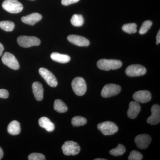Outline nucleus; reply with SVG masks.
Here are the masks:
<instances>
[{
	"label": "nucleus",
	"mask_w": 160,
	"mask_h": 160,
	"mask_svg": "<svg viewBox=\"0 0 160 160\" xmlns=\"http://www.w3.org/2000/svg\"><path fill=\"white\" fill-rule=\"evenodd\" d=\"M14 27V23L10 21H5L0 22V28L4 31H12Z\"/></svg>",
	"instance_id": "b1692460"
},
{
	"label": "nucleus",
	"mask_w": 160,
	"mask_h": 160,
	"mask_svg": "<svg viewBox=\"0 0 160 160\" xmlns=\"http://www.w3.org/2000/svg\"><path fill=\"white\" fill-rule=\"evenodd\" d=\"M152 114L147 118V123L152 125H157L160 122V107L159 105L155 104L151 108Z\"/></svg>",
	"instance_id": "f8f14e48"
},
{
	"label": "nucleus",
	"mask_w": 160,
	"mask_h": 160,
	"mask_svg": "<svg viewBox=\"0 0 160 160\" xmlns=\"http://www.w3.org/2000/svg\"><path fill=\"white\" fill-rule=\"evenodd\" d=\"M121 91V87L119 85L114 84H107L102 89L101 95L103 98L111 97L119 94Z\"/></svg>",
	"instance_id": "0eeeda50"
},
{
	"label": "nucleus",
	"mask_w": 160,
	"mask_h": 160,
	"mask_svg": "<svg viewBox=\"0 0 160 160\" xmlns=\"http://www.w3.org/2000/svg\"><path fill=\"white\" fill-rule=\"evenodd\" d=\"M54 109L60 113L66 112L68 110V107L60 99L56 100L54 103Z\"/></svg>",
	"instance_id": "412c9836"
},
{
	"label": "nucleus",
	"mask_w": 160,
	"mask_h": 160,
	"mask_svg": "<svg viewBox=\"0 0 160 160\" xmlns=\"http://www.w3.org/2000/svg\"><path fill=\"white\" fill-rule=\"evenodd\" d=\"M80 0H62V4L64 6H69L78 2Z\"/></svg>",
	"instance_id": "7c9ffc66"
},
{
	"label": "nucleus",
	"mask_w": 160,
	"mask_h": 160,
	"mask_svg": "<svg viewBox=\"0 0 160 160\" xmlns=\"http://www.w3.org/2000/svg\"><path fill=\"white\" fill-rule=\"evenodd\" d=\"M42 19V16L38 13L35 12L32 13L22 18V21L23 22L30 26H33L36 23L41 21Z\"/></svg>",
	"instance_id": "dca6fc26"
},
{
	"label": "nucleus",
	"mask_w": 160,
	"mask_h": 160,
	"mask_svg": "<svg viewBox=\"0 0 160 160\" xmlns=\"http://www.w3.org/2000/svg\"><path fill=\"white\" fill-rule=\"evenodd\" d=\"M3 155H4V153H3V150L1 148V147H0V160L2 158Z\"/></svg>",
	"instance_id": "72a5a7b5"
},
{
	"label": "nucleus",
	"mask_w": 160,
	"mask_h": 160,
	"mask_svg": "<svg viewBox=\"0 0 160 160\" xmlns=\"http://www.w3.org/2000/svg\"><path fill=\"white\" fill-rule=\"evenodd\" d=\"M2 6L6 11L12 13H19L23 9V5L18 0H5Z\"/></svg>",
	"instance_id": "f03ea898"
},
{
	"label": "nucleus",
	"mask_w": 160,
	"mask_h": 160,
	"mask_svg": "<svg viewBox=\"0 0 160 160\" xmlns=\"http://www.w3.org/2000/svg\"><path fill=\"white\" fill-rule=\"evenodd\" d=\"M146 72V68L140 65H132L126 68V73L131 77L144 75Z\"/></svg>",
	"instance_id": "1a4fd4ad"
},
{
	"label": "nucleus",
	"mask_w": 160,
	"mask_h": 160,
	"mask_svg": "<svg viewBox=\"0 0 160 160\" xmlns=\"http://www.w3.org/2000/svg\"><path fill=\"white\" fill-rule=\"evenodd\" d=\"M2 60L3 64L10 69L14 70H18L19 69V64L17 59L13 54L10 52H5L2 57Z\"/></svg>",
	"instance_id": "6e6552de"
},
{
	"label": "nucleus",
	"mask_w": 160,
	"mask_h": 160,
	"mask_svg": "<svg viewBox=\"0 0 160 160\" xmlns=\"http://www.w3.org/2000/svg\"><path fill=\"white\" fill-rule=\"evenodd\" d=\"M143 156L140 152L136 150H132L129 154V160H141L142 159Z\"/></svg>",
	"instance_id": "cd10ccee"
},
{
	"label": "nucleus",
	"mask_w": 160,
	"mask_h": 160,
	"mask_svg": "<svg viewBox=\"0 0 160 160\" xmlns=\"http://www.w3.org/2000/svg\"><path fill=\"white\" fill-rule=\"evenodd\" d=\"M70 22L73 26L79 27L84 24V18L82 15L74 14L72 17Z\"/></svg>",
	"instance_id": "4be33fe9"
},
{
	"label": "nucleus",
	"mask_w": 160,
	"mask_h": 160,
	"mask_svg": "<svg viewBox=\"0 0 160 160\" xmlns=\"http://www.w3.org/2000/svg\"><path fill=\"white\" fill-rule=\"evenodd\" d=\"M21 130L20 123L15 120L12 121L9 123L7 128L8 132L12 135H17L19 134Z\"/></svg>",
	"instance_id": "aec40b11"
},
{
	"label": "nucleus",
	"mask_w": 160,
	"mask_h": 160,
	"mask_svg": "<svg viewBox=\"0 0 160 160\" xmlns=\"http://www.w3.org/2000/svg\"><path fill=\"white\" fill-rule=\"evenodd\" d=\"M39 72L49 86L52 87H55L57 86V79L51 72L46 68H41L39 70Z\"/></svg>",
	"instance_id": "9d476101"
},
{
	"label": "nucleus",
	"mask_w": 160,
	"mask_h": 160,
	"mask_svg": "<svg viewBox=\"0 0 160 160\" xmlns=\"http://www.w3.org/2000/svg\"><path fill=\"white\" fill-rule=\"evenodd\" d=\"M97 127L104 135H112L116 133L118 130V126L114 123L109 121L100 123Z\"/></svg>",
	"instance_id": "20e7f679"
},
{
	"label": "nucleus",
	"mask_w": 160,
	"mask_h": 160,
	"mask_svg": "<svg viewBox=\"0 0 160 160\" xmlns=\"http://www.w3.org/2000/svg\"><path fill=\"white\" fill-rule=\"evenodd\" d=\"M151 141V137L147 134L139 135L135 138L134 140L135 143L138 148L142 149L148 148Z\"/></svg>",
	"instance_id": "9b49d317"
},
{
	"label": "nucleus",
	"mask_w": 160,
	"mask_h": 160,
	"mask_svg": "<svg viewBox=\"0 0 160 160\" xmlns=\"http://www.w3.org/2000/svg\"><path fill=\"white\" fill-rule=\"evenodd\" d=\"M18 44L24 48H29L32 46H38L41 43V41L34 36H21L18 38Z\"/></svg>",
	"instance_id": "39448f33"
},
{
	"label": "nucleus",
	"mask_w": 160,
	"mask_h": 160,
	"mask_svg": "<svg viewBox=\"0 0 160 160\" xmlns=\"http://www.w3.org/2000/svg\"><path fill=\"white\" fill-rule=\"evenodd\" d=\"M72 87L74 93L79 96L84 95L87 90L86 81L81 77H77L72 80Z\"/></svg>",
	"instance_id": "7ed1b4c3"
},
{
	"label": "nucleus",
	"mask_w": 160,
	"mask_h": 160,
	"mask_svg": "<svg viewBox=\"0 0 160 160\" xmlns=\"http://www.w3.org/2000/svg\"><path fill=\"white\" fill-rule=\"evenodd\" d=\"M152 25V22L151 21L149 20L145 21L140 28L139 33L142 35L145 34L150 29Z\"/></svg>",
	"instance_id": "bb28decb"
},
{
	"label": "nucleus",
	"mask_w": 160,
	"mask_h": 160,
	"mask_svg": "<svg viewBox=\"0 0 160 160\" xmlns=\"http://www.w3.org/2000/svg\"><path fill=\"white\" fill-rule=\"evenodd\" d=\"M106 159H102V158H97L95 159V160H106Z\"/></svg>",
	"instance_id": "f704fd0d"
},
{
	"label": "nucleus",
	"mask_w": 160,
	"mask_h": 160,
	"mask_svg": "<svg viewBox=\"0 0 160 160\" xmlns=\"http://www.w3.org/2000/svg\"><path fill=\"white\" fill-rule=\"evenodd\" d=\"M62 149L63 153L67 156L77 155L79 153L81 150L78 144L73 141H67L65 142L62 146Z\"/></svg>",
	"instance_id": "423d86ee"
},
{
	"label": "nucleus",
	"mask_w": 160,
	"mask_h": 160,
	"mask_svg": "<svg viewBox=\"0 0 160 160\" xmlns=\"http://www.w3.org/2000/svg\"><path fill=\"white\" fill-rule=\"evenodd\" d=\"M29 160H45V156L40 153H32L28 156Z\"/></svg>",
	"instance_id": "c85d7f7f"
},
{
	"label": "nucleus",
	"mask_w": 160,
	"mask_h": 160,
	"mask_svg": "<svg viewBox=\"0 0 160 160\" xmlns=\"http://www.w3.org/2000/svg\"><path fill=\"white\" fill-rule=\"evenodd\" d=\"M4 48L2 44L0 43V57L2 54L3 52L4 51Z\"/></svg>",
	"instance_id": "473e14b6"
},
{
	"label": "nucleus",
	"mask_w": 160,
	"mask_h": 160,
	"mask_svg": "<svg viewBox=\"0 0 160 160\" xmlns=\"http://www.w3.org/2000/svg\"><path fill=\"white\" fill-rule=\"evenodd\" d=\"M126 151V148L122 144H118L116 148L111 149L109 153L114 156H119L124 154Z\"/></svg>",
	"instance_id": "5701e85b"
},
{
	"label": "nucleus",
	"mask_w": 160,
	"mask_h": 160,
	"mask_svg": "<svg viewBox=\"0 0 160 160\" xmlns=\"http://www.w3.org/2000/svg\"><path fill=\"white\" fill-rule=\"evenodd\" d=\"M137 26L136 23H129V24L123 25L122 29L125 32L129 34H132V33H135L137 31Z\"/></svg>",
	"instance_id": "393cba45"
},
{
	"label": "nucleus",
	"mask_w": 160,
	"mask_h": 160,
	"mask_svg": "<svg viewBox=\"0 0 160 160\" xmlns=\"http://www.w3.org/2000/svg\"><path fill=\"white\" fill-rule=\"evenodd\" d=\"M122 65V62L118 60L103 59L99 60L97 62L98 67L100 69L106 71L119 69Z\"/></svg>",
	"instance_id": "f257e3e1"
},
{
	"label": "nucleus",
	"mask_w": 160,
	"mask_h": 160,
	"mask_svg": "<svg viewBox=\"0 0 160 160\" xmlns=\"http://www.w3.org/2000/svg\"><path fill=\"white\" fill-rule=\"evenodd\" d=\"M141 109V106L137 102H130L127 113L128 117L131 119L135 118L137 117Z\"/></svg>",
	"instance_id": "2eb2a0df"
},
{
	"label": "nucleus",
	"mask_w": 160,
	"mask_h": 160,
	"mask_svg": "<svg viewBox=\"0 0 160 160\" xmlns=\"http://www.w3.org/2000/svg\"><path fill=\"white\" fill-rule=\"evenodd\" d=\"M9 96V93L6 89H0V98H7Z\"/></svg>",
	"instance_id": "c756f323"
},
{
	"label": "nucleus",
	"mask_w": 160,
	"mask_h": 160,
	"mask_svg": "<svg viewBox=\"0 0 160 160\" xmlns=\"http://www.w3.org/2000/svg\"><path fill=\"white\" fill-rule=\"evenodd\" d=\"M52 59L55 62L61 63L69 62L70 61V57L67 55L61 54L58 52H52L50 55Z\"/></svg>",
	"instance_id": "6ab92c4d"
},
{
	"label": "nucleus",
	"mask_w": 160,
	"mask_h": 160,
	"mask_svg": "<svg viewBox=\"0 0 160 160\" xmlns=\"http://www.w3.org/2000/svg\"><path fill=\"white\" fill-rule=\"evenodd\" d=\"M67 39L70 42L79 46H88L90 44L89 40L84 37L76 35L68 36Z\"/></svg>",
	"instance_id": "4468645a"
},
{
	"label": "nucleus",
	"mask_w": 160,
	"mask_h": 160,
	"mask_svg": "<svg viewBox=\"0 0 160 160\" xmlns=\"http://www.w3.org/2000/svg\"><path fill=\"white\" fill-rule=\"evenodd\" d=\"M133 98L138 102L146 103L151 100L152 96L150 92L147 90H140L133 95Z\"/></svg>",
	"instance_id": "ddd939ff"
},
{
	"label": "nucleus",
	"mask_w": 160,
	"mask_h": 160,
	"mask_svg": "<svg viewBox=\"0 0 160 160\" xmlns=\"http://www.w3.org/2000/svg\"><path fill=\"white\" fill-rule=\"evenodd\" d=\"M32 92L36 99L41 101L43 98L44 89L42 85L39 82H35L32 85Z\"/></svg>",
	"instance_id": "f3484780"
},
{
	"label": "nucleus",
	"mask_w": 160,
	"mask_h": 160,
	"mask_svg": "<svg viewBox=\"0 0 160 160\" xmlns=\"http://www.w3.org/2000/svg\"><path fill=\"white\" fill-rule=\"evenodd\" d=\"M156 39V43L158 45L160 43V30H159L158 32L157 35Z\"/></svg>",
	"instance_id": "2f4dec72"
},
{
	"label": "nucleus",
	"mask_w": 160,
	"mask_h": 160,
	"mask_svg": "<svg viewBox=\"0 0 160 160\" xmlns=\"http://www.w3.org/2000/svg\"><path fill=\"white\" fill-rule=\"evenodd\" d=\"M39 126L46 129L49 132L53 131L55 129V126L53 123L48 118L43 117L39 119L38 121Z\"/></svg>",
	"instance_id": "a211bd4d"
},
{
	"label": "nucleus",
	"mask_w": 160,
	"mask_h": 160,
	"mask_svg": "<svg viewBox=\"0 0 160 160\" xmlns=\"http://www.w3.org/2000/svg\"><path fill=\"white\" fill-rule=\"evenodd\" d=\"M86 118L81 116H76L72 118L71 123L73 126H83L87 124Z\"/></svg>",
	"instance_id": "a878e982"
}]
</instances>
